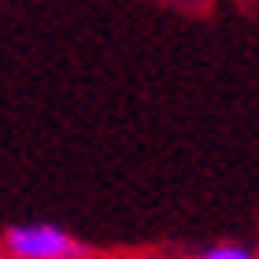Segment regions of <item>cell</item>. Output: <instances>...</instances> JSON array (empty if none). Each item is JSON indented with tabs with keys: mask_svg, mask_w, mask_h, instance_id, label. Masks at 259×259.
<instances>
[{
	"mask_svg": "<svg viewBox=\"0 0 259 259\" xmlns=\"http://www.w3.org/2000/svg\"><path fill=\"white\" fill-rule=\"evenodd\" d=\"M4 244L19 259H81L85 255V248L70 233H63L60 226H49V222H30V226L8 230Z\"/></svg>",
	"mask_w": 259,
	"mask_h": 259,
	"instance_id": "6da1fadb",
	"label": "cell"
},
{
	"mask_svg": "<svg viewBox=\"0 0 259 259\" xmlns=\"http://www.w3.org/2000/svg\"><path fill=\"white\" fill-rule=\"evenodd\" d=\"M200 259H252V252L244 244H215V248H207Z\"/></svg>",
	"mask_w": 259,
	"mask_h": 259,
	"instance_id": "7a4b0ae2",
	"label": "cell"
}]
</instances>
